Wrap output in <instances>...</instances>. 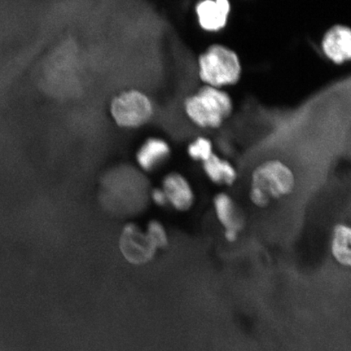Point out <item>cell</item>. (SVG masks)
Wrapping results in <instances>:
<instances>
[{
    "instance_id": "5",
    "label": "cell",
    "mask_w": 351,
    "mask_h": 351,
    "mask_svg": "<svg viewBox=\"0 0 351 351\" xmlns=\"http://www.w3.org/2000/svg\"><path fill=\"white\" fill-rule=\"evenodd\" d=\"M320 47L332 63L341 65L351 62V27L342 24L331 26L324 34Z\"/></svg>"
},
{
    "instance_id": "8",
    "label": "cell",
    "mask_w": 351,
    "mask_h": 351,
    "mask_svg": "<svg viewBox=\"0 0 351 351\" xmlns=\"http://www.w3.org/2000/svg\"><path fill=\"white\" fill-rule=\"evenodd\" d=\"M162 190L175 208L186 210L191 208L194 202V193L190 183L180 173H171L167 175L164 178Z\"/></svg>"
},
{
    "instance_id": "11",
    "label": "cell",
    "mask_w": 351,
    "mask_h": 351,
    "mask_svg": "<svg viewBox=\"0 0 351 351\" xmlns=\"http://www.w3.org/2000/svg\"><path fill=\"white\" fill-rule=\"evenodd\" d=\"M333 256L341 265L351 267V228L339 226L333 232L332 243Z\"/></svg>"
},
{
    "instance_id": "6",
    "label": "cell",
    "mask_w": 351,
    "mask_h": 351,
    "mask_svg": "<svg viewBox=\"0 0 351 351\" xmlns=\"http://www.w3.org/2000/svg\"><path fill=\"white\" fill-rule=\"evenodd\" d=\"M231 11V3L228 0H204L195 6L197 24L208 33H218L225 29Z\"/></svg>"
},
{
    "instance_id": "13",
    "label": "cell",
    "mask_w": 351,
    "mask_h": 351,
    "mask_svg": "<svg viewBox=\"0 0 351 351\" xmlns=\"http://www.w3.org/2000/svg\"><path fill=\"white\" fill-rule=\"evenodd\" d=\"M149 240L152 245L156 247H163L167 243V237L163 229L159 223L152 222L149 226Z\"/></svg>"
},
{
    "instance_id": "1",
    "label": "cell",
    "mask_w": 351,
    "mask_h": 351,
    "mask_svg": "<svg viewBox=\"0 0 351 351\" xmlns=\"http://www.w3.org/2000/svg\"><path fill=\"white\" fill-rule=\"evenodd\" d=\"M234 108V101L228 92L207 85L202 86L184 102L187 117L202 129L219 128L229 119Z\"/></svg>"
},
{
    "instance_id": "10",
    "label": "cell",
    "mask_w": 351,
    "mask_h": 351,
    "mask_svg": "<svg viewBox=\"0 0 351 351\" xmlns=\"http://www.w3.org/2000/svg\"><path fill=\"white\" fill-rule=\"evenodd\" d=\"M203 168L206 175L215 183L230 186L236 181L237 172L234 167L216 153L204 162Z\"/></svg>"
},
{
    "instance_id": "7",
    "label": "cell",
    "mask_w": 351,
    "mask_h": 351,
    "mask_svg": "<svg viewBox=\"0 0 351 351\" xmlns=\"http://www.w3.org/2000/svg\"><path fill=\"white\" fill-rule=\"evenodd\" d=\"M170 145L165 139L151 137L145 140L136 153V161L140 168L152 172L169 159L171 156Z\"/></svg>"
},
{
    "instance_id": "12",
    "label": "cell",
    "mask_w": 351,
    "mask_h": 351,
    "mask_svg": "<svg viewBox=\"0 0 351 351\" xmlns=\"http://www.w3.org/2000/svg\"><path fill=\"white\" fill-rule=\"evenodd\" d=\"M187 153L193 160L204 163L215 153L213 143L210 138L199 136L188 145Z\"/></svg>"
},
{
    "instance_id": "3",
    "label": "cell",
    "mask_w": 351,
    "mask_h": 351,
    "mask_svg": "<svg viewBox=\"0 0 351 351\" xmlns=\"http://www.w3.org/2000/svg\"><path fill=\"white\" fill-rule=\"evenodd\" d=\"M293 171L280 160L263 162L253 171L250 196L258 207H265L271 199L289 194L295 187Z\"/></svg>"
},
{
    "instance_id": "4",
    "label": "cell",
    "mask_w": 351,
    "mask_h": 351,
    "mask_svg": "<svg viewBox=\"0 0 351 351\" xmlns=\"http://www.w3.org/2000/svg\"><path fill=\"white\" fill-rule=\"evenodd\" d=\"M110 115L120 128L138 129L147 124L154 114V105L144 92L131 89L114 96L110 103Z\"/></svg>"
},
{
    "instance_id": "2",
    "label": "cell",
    "mask_w": 351,
    "mask_h": 351,
    "mask_svg": "<svg viewBox=\"0 0 351 351\" xmlns=\"http://www.w3.org/2000/svg\"><path fill=\"white\" fill-rule=\"evenodd\" d=\"M197 71L204 85L223 89L238 84L243 75V64L234 49L214 43L197 57Z\"/></svg>"
},
{
    "instance_id": "14",
    "label": "cell",
    "mask_w": 351,
    "mask_h": 351,
    "mask_svg": "<svg viewBox=\"0 0 351 351\" xmlns=\"http://www.w3.org/2000/svg\"><path fill=\"white\" fill-rule=\"evenodd\" d=\"M152 199L156 204L160 206H163L168 202V199H167V196L162 189H156L153 191Z\"/></svg>"
},
{
    "instance_id": "9",
    "label": "cell",
    "mask_w": 351,
    "mask_h": 351,
    "mask_svg": "<svg viewBox=\"0 0 351 351\" xmlns=\"http://www.w3.org/2000/svg\"><path fill=\"white\" fill-rule=\"evenodd\" d=\"M215 207L219 221L226 227V237L228 241H234L240 230L241 223L234 204L230 197L225 194H221L215 199Z\"/></svg>"
}]
</instances>
